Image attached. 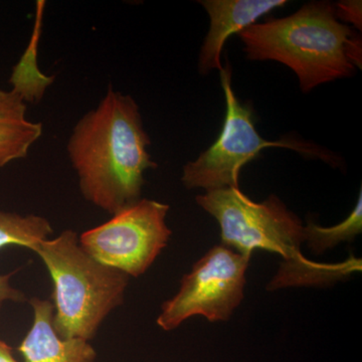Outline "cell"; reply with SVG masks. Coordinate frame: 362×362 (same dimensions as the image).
Here are the masks:
<instances>
[{
	"instance_id": "1",
	"label": "cell",
	"mask_w": 362,
	"mask_h": 362,
	"mask_svg": "<svg viewBox=\"0 0 362 362\" xmlns=\"http://www.w3.org/2000/svg\"><path fill=\"white\" fill-rule=\"evenodd\" d=\"M139 106L109 88L74 127L66 151L86 201L112 216L141 199L144 173L157 168Z\"/></svg>"
},
{
	"instance_id": "2",
	"label": "cell",
	"mask_w": 362,
	"mask_h": 362,
	"mask_svg": "<svg viewBox=\"0 0 362 362\" xmlns=\"http://www.w3.org/2000/svg\"><path fill=\"white\" fill-rule=\"evenodd\" d=\"M197 202L218 221L225 246L249 259L256 250L282 256L284 263L269 285L270 290L329 284L361 269V261L354 257L340 264H318L305 258L300 252L304 226L275 195L256 202L240 187H226L197 195Z\"/></svg>"
},
{
	"instance_id": "3",
	"label": "cell",
	"mask_w": 362,
	"mask_h": 362,
	"mask_svg": "<svg viewBox=\"0 0 362 362\" xmlns=\"http://www.w3.org/2000/svg\"><path fill=\"white\" fill-rule=\"evenodd\" d=\"M239 37L247 59L289 66L303 93L361 69V37L337 20L330 2L305 4L287 18L255 23Z\"/></svg>"
},
{
	"instance_id": "4",
	"label": "cell",
	"mask_w": 362,
	"mask_h": 362,
	"mask_svg": "<svg viewBox=\"0 0 362 362\" xmlns=\"http://www.w3.org/2000/svg\"><path fill=\"white\" fill-rule=\"evenodd\" d=\"M33 252L54 283V330L64 339L90 341L105 318L123 303L129 276L90 257L71 230L42 240Z\"/></svg>"
},
{
	"instance_id": "5",
	"label": "cell",
	"mask_w": 362,
	"mask_h": 362,
	"mask_svg": "<svg viewBox=\"0 0 362 362\" xmlns=\"http://www.w3.org/2000/svg\"><path fill=\"white\" fill-rule=\"evenodd\" d=\"M221 82L225 93L226 111L223 130L216 141L194 161L183 168V185L188 189L204 188L209 190L240 187V169L247 162L256 159L262 150L268 147H284L296 150L303 156L323 159L337 164V158L331 152L320 149L312 143L294 139L269 141L259 134L255 127L252 110L240 103L232 87V70L228 63L221 68Z\"/></svg>"
},
{
	"instance_id": "6",
	"label": "cell",
	"mask_w": 362,
	"mask_h": 362,
	"mask_svg": "<svg viewBox=\"0 0 362 362\" xmlns=\"http://www.w3.org/2000/svg\"><path fill=\"white\" fill-rule=\"evenodd\" d=\"M168 204L141 199L113 214L106 223L86 230L78 243L86 252L126 275L139 277L168 246Z\"/></svg>"
},
{
	"instance_id": "7",
	"label": "cell",
	"mask_w": 362,
	"mask_h": 362,
	"mask_svg": "<svg viewBox=\"0 0 362 362\" xmlns=\"http://www.w3.org/2000/svg\"><path fill=\"white\" fill-rule=\"evenodd\" d=\"M249 262L225 245L213 247L182 278L177 294L162 305L159 327L173 330L197 315L211 322L228 320L244 298Z\"/></svg>"
},
{
	"instance_id": "8",
	"label": "cell",
	"mask_w": 362,
	"mask_h": 362,
	"mask_svg": "<svg viewBox=\"0 0 362 362\" xmlns=\"http://www.w3.org/2000/svg\"><path fill=\"white\" fill-rule=\"evenodd\" d=\"M211 18L199 54V69L202 75L213 70L220 71L221 52L226 40L246 30L262 16L283 7L286 0H204L199 1Z\"/></svg>"
},
{
	"instance_id": "9",
	"label": "cell",
	"mask_w": 362,
	"mask_h": 362,
	"mask_svg": "<svg viewBox=\"0 0 362 362\" xmlns=\"http://www.w3.org/2000/svg\"><path fill=\"white\" fill-rule=\"evenodd\" d=\"M32 327L23 338L18 352L25 362H94L97 352L87 340L59 337L52 325L54 305L33 298Z\"/></svg>"
},
{
	"instance_id": "10",
	"label": "cell",
	"mask_w": 362,
	"mask_h": 362,
	"mask_svg": "<svg viewBox=\"0 0 362 362\" xmlns=\"http://www.w3.org/2000/svg\"><path fill=\"white\" fill-rule=\"evenodd\" d=\"M42 124L26 117V103L13 90L0 89V168L28 156L42 137Z\"/></svg>"
},
{
	"instance_id": "11",
	"label": "cell",
	"mask_w": 362,
	"mask_h": 362,
	"mask_svg": "<svg viewBox=\"0 0 362 362\" xmlns=\"http://www.w3.org/2000/svg\"><path fill=\"white\" fill-rule=\"evenodd\" d=\"M52 233L51 223L42 216L0 211V250L16 246L33 251Z\"/></svg>"
},
{
	"instance_id": "12",
	"label": "cell",
	"mask_w": 362,
	"mask_h": 362,
	"mask_svg": "<svg viewBox=\"0 0 362 362\" xmlns=\"http://www.w3.org/2000/svg\"><path fill=\"white\" fill-rule=\"evenodd\" d=\"M362 192H359L356 206L349 216L337 226L324 228L309 221L304 226L305 243L312 251L322 254L342 242H350L362 232Z\"/></svg>"
},
{
	"instance_id": "13",
	"label": "cell",
	"mask_w": 362,
	"mask_h": 362,
	"mask_svg": "<svg viewBox=\"0 0 362 362\" xmlns=\"http://www.w3.org/2000/svg\"><path fill=\"white\" fill-rule=\"evenodd\" d=\"M361 1L351 0V1H340L334 6L335 16L337 20L347 21L352 23L356 28L361 30L362 13Z\"/></svg>"
},
{
	"instance_id": "14",
	"label": "cell",
	"mask_w": 362,
	"mask_h": 362,
	"mask_svg": "<svg viewBox=\"0 0 362 362\" xmlns=\"http://www.w3.org/2000/svg\"><path fill=\"white\" fill-rule=\"evenodd\" d=\"M13 273L0 275V308L6 301L25 302V295L11 284Z\"/></svg>"
},
{
	"instance_id": "15",
	"label": "cell",
	"mask_w": 362,
	"mask_h": 362,
	"mask_svg": "<svg viewBox=\"0 0 362 362\" xmlns=\"http://www.w3.org/2000/svg\"><path fill=\"white\" fill-rule=\"evenodd\" d=\"M0 362H18L13 356V349L0 338Z\"/></svg>"
}]
</instances>
